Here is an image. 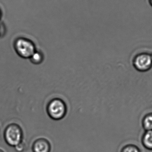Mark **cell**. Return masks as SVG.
<instances>
[{
	"label": "cell",
	"instance_id": "14",
	"mask_svg": "<svg viewBox=\"0 0 152 152\" xmlns=\"http://www.w3.org/2000/svg\"><path fill=\"white\" fill-rule=\"evenodd\" d=\"M0 33H1V29H0Z\"/></svg>",
	"mask_w": 152,
	"mask_h": 152
},
{
	"label": "cell",
	"instance_id": "7",
	"mask_svg": "<svg viewBox=\"0 0 152 152\" xmlns=\"http://www.w3.org/2000/svg\"><path fill=\"white\" fill-rule=\"evenodd\" d=\"M142 126L145 131L152 130V113L147 114L144 118Z\"/></svg>",
	"mask_w": 152,
	"mask_h": 152
},
{
	"label": "cell",
	"instance_id": "5",
	"mask_svg": "<svg viewBox=\"0 0 152 152\" xmlns=\"http://www.w3.org/2000/svg\"><path fill=\"white\" fill-rule=\"evenodd\" d=\"M32 150L33 152H50L51 144L46 138H38L34 142Z\"/></svg>",
	"mask_w": 152,
	"mask_h": 152
},
{
	"label": "cell",
	"instance_id": "13",
	"mask_svg": "<svg viewBox=\"0 0 152 152\" xmlns=\"http://www.w3.org/2000/svg\"><path fill=\"white\" fill-rule=\"evenodd\" d=\"M151 58H152V55H151Z\"/></svg>",
	"mask_w": 152,
	"mask_h": 152
},
{
	"label": "cell",
	"instance_id": "9",
	"mask_svg": "<svg viewBox=\"0 0 152 152\" xmlns=\"http://www.w3.org/2000/svg\"><path fill=\"white\" fill-rule=\"evenodd\" d=\"M121 152H141L140 149L134 144H129L123 147Z\"/></svg>",
	"mask_w": 152,
	"mask_h": 152
},
{
	"label": "cell",
	"instance_id": "6",
	"mask_svg": "<svg viewBox=\"0 0 152 152\" xmlns=\"http://www.w3.org/2000/svg\"><path fill=\"white\" fill-rule=\"evenodd\" d=\"M142 142L146 150L152 151V130L145 131L142 137Z\"/></svg>",
	"mask_w": 152,
	"mask_h": 152
},
{
	"label": "cell",
	"instance_id": "4",
	"mask_svg": "<svg viewBox=\"0 0 152 152\" xmlns=\"http://www.w3.org/2000/svg\"><path fill=\"white\" fill-rule=\"evenodd\" d=\"M134 65L137 70L145 72L149 70L152 66L151 56L147 53H141L134 58Z\"/></svg>",
	"mask_w": 152,
	"mask_h": 152
},
{
	"label": "cell",
	"instance_id": "2",
	"mask_svg": "<svg viewBox=\"0 0 152 152\" xmlns=\"http://www.w3.org/2000/svg\"><path fill=\"white\" fill-rule=\"evenodd\" d=\"M14 47L18 54L24 58H30L36 51L34 44L24 38L18 39L15 42Z\"/></svg>",
	"mask_w": 152,
	"mask_h": 152
},
{
	"label": "cell",
	"instance_id": "1",
	"mask_svg": "<svg viewBox=\"0 0 152 152\" xmlns=\"http://www.w3.org/2000/svg\"><path fill=\"white\" fill-rule=\"evenodd\" d=\"M4 137L8 145L15 147L22 142L23 132L19 126L17 124H12L5 129Z\"/></svg>",
	"mask_w": 152,
	"mask_h": 152
},
{
	"label": "cell",
	"instance_id": "8",
	"mask_svg": "<svg viewBox=\"0 0 152 152\" xmlns=\"http://www.w3.org/2000/svg\"><path fill=\"white\" fill-rule=\"evenodd\" d=\"M29 59L32 63L38 64L43 62V56L41 52L35 51Z\"/></svg>",
	"mask_w": 152,
	"mask_h": 152
},
{
	"label": "cell",
	"instance_id": "12",
	"mask_svg": "<svg viewBox=\"0 0 152 152\" xmlns=\"http://www.w3.org/2000/svg\"><path fill=\"white\" fill-rule=\"evenodd\" d=\"M151 3H152V0H151Z\"/></svg>",
	"mask_w": 152,
	"mask_h": 152
},
{
	"label": "cell",
	"instance_id": "11",
	"mask_svg": "<svg viewBox=\"0 0 152 152\" xmlns=\"http://www.w3.org/2000/svg\"><path fill=\"white\" fill-rule=\"evenodd\" d=\"M0 152H4V151H3L2 150H1V149H0Z\"/></svg>",
	"mask_w": 152,
	"mask_h": 152
},
{
	"label": "cell",
	"instance_id": "3",
	"mask_svg": "<svg viewBox=\"0 0 152 152\" xmlns=\"http://www.w3.org/2000/svg\"><path fill=\"white\" fill-rule=\"evenodd\" d=\"M47 110L48 114L52 119L59 120L63 118L65 116L67 107L62 100L55 99L50 102Z\"/></svg>",
	"mask_w": 152,
	"mask_h": 152
},
{
	"label": "cell",
	"instance_id": "10",
	"mask_svg": "<svg viewBox=\"0 0 152 152\" xmlns=\"http://www.w3.org/2000/svg\"><path fill=\"white\" fill-rule=\"evenodd\" d=\"M15 150H16L17 151L21 152L24 150V148H25V144L23 143V142H22L20 144L18 145L15 146Z\"/></svg>",
	"mask_w": 152,
	"mask_h": 152
}]
</instances>
